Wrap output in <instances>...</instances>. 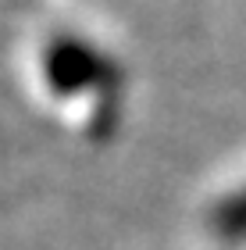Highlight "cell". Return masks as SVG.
Masks as SVG:
<instances>
[{
    "instance_id": "6da1fadb",
    "label": "cell",
    "mask_w": 246,
    "mask_h": 250,
    "mask_svg": "<svg viewBox=\"0 0 246 250\" xmlns=\"http://www.w3.org/2000/svg\"><path fill=\"white\" fill-rule=\"evenodd\" d=\"M47 83L57 97H75L93 89L96 97L121 89V72L111 64L100 50L86 47L82 40H54V47L47 50Z\"/></svg>"
},
{
    "instance_id": "7a4b0ae2",
    "label": "cell",
    "mask_w": 246,
    "mask_h": 250,
    "mask_svg": "<svg viewBox=\"0 0 246 250\" xmlns=\"http://www.w3.org/2000/svg\"><path fill=\"white\" fill-rule=\"evenodd\" d=\"M210 229L221 240H246V189L225 197L210 211Z\"/></svg>"
}]
</instances>
